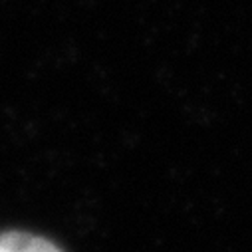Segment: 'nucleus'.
<instances>
[{
	"label": "nucleus",
	"mask_w": 252,
	"mask_h": 252,
	"mask_svg": "<svg viewBox=\"0 0 252 252\" xmlns=\"http://www.w3.org/2000/svg\"><path fill=\"white\" fill-rule=\"evenodd\" d=\"M12 250H58V246L42 236L24 234V232H4L0 234V252Z\"/></svg>",
	"instance_id": "obj_1"
}]
</instances>
